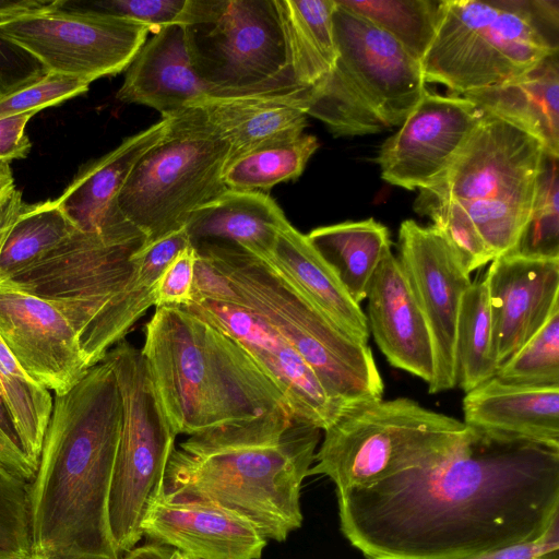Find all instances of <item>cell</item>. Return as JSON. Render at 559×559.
Returning a JSON list of instances; mask_svg holds the SVG:
<instances>
[{
  "instance_id": "obj_1",
  "label": "cell",
  "mask_w": 559,
  "mask_h": 559,
  "mask_svg": "<svg viewBox=\"0 0 559 559\" xmlns=\"http://www.w3.org/2000/svg\"><path fill=\"white\" fill-rule=\"evenodd\" d=\"M336 495L367 559H463L533 540L559 515V448L469 427L438 459Z\"/></svg>"
},
{
  "instance_id": "obj_2",
  "label": "cell",
  "mask_w": 559,
  "mask_h": 559,
  "mask_svg": "<svg viewBox=\"0 0 559 559\" xmlns=\"http://www.w3.org/2000/svg\"><path fill=\"white\" fill-rule=\"evenodd\" d=\"M120 429V393L106 361L55 395L28 492L32 557L120 559L108 521Z\"/></svg>"
},
{
  "instance_id": "obj_3",
  "label": "cell",
  "mask_w": 559,
  "mask_h": 559,
  "mask_svg": "<svg viewBox=\"0 0 559 559\" xmlns=\"http://www.w3.org/2000/svg\"><path fill=\"white\" fill-rule=\"evenodd\" d=\"M141 353L177 436L229 433L275 417L296 418L241 344L182 307L156 308Z\"/></svg>"
},
{
  "instance_id": "obj_4",
  "label": "cell",
  "mask_w": 559,
  "mask_h": 559,
  "mask_svg": "<svg viewBox=\"0 0 559 559\" xmlns=\"http://www.w3.org/2000/svg\"><path fill=\"white\" fill-rule=\"evenodd\" d=\"M320 429L297 421L282 438L205 452L174 449L164 495L229 511L266 539L284 542L302 523L300 490L314 461Z\"/></svg>"
},
{
  "instance_id": "obj_5",
  "label": "cell",
  "mask_w": 559,
  "mask_h": 559,
  "mask_svg": "<svg viewBox=\"0 0 559 559\" xmlns=\"http://www.w3.org/2000/svg\"><path fill=\"white\" fill-rule=\"evenodd\" d=\"M231 284L241 305L271 325L345 412L383 399L368 344L344 332L267 262L230 243L194 246Z\"/></svg>"
},
{
  "instance_id": "obj_6",
  "label": "cell",
  "mask_w": 559,
  "mask_h": 559,
  "mask_svg": "<svg viewBox=\"0 0 559 559\" xmlns=\"http://www.w3.org/2000/svg\"><path fill=\"white\" fill-rule=\"evenodd\" d=\"M559 52L558 0H442L424 81L453 95L521 78Z\"/></svg>"
},
{
  "instance_id": "obj_7",
  "label": "cell",
  "mask_w": 559,
  "mask_h": 559,
  "mask_svg": "<svg viewBox=\"0 0 559 559\" xmlns=\"http://www.w3.org/2000/svg\"><path fill=\"white\" fill-rule=\"evenodd\" d=\"M333 27L337 58L309 88L307 116L334 136L400 127L426 90L420 64L390 35L336 1Z\"/></svg>"
},
{
  "instance_id": "obj_8",
  "label": "cell",
  "mask_w": 559,
  "mask_h": 559,
  "mask_svg": "<svg viewBox=\"0 0 559 559\" xmlns=\"http://www.w3.org/2000/svg\"><path fill=\"white\" fill-rule=\"evenodd\" d=\"M546 156L536 138L484 112L449 168L418 195L459 204L495 258L508 254L531 216Z\"/></svg>"
},
{
  "instance_id": "obj_9",
  "label": "cell",
  "mask_w": 559,
  "mask_h": 559,
  "mask_svg": "<svg viewBox=\"0 0 559 559\" xmlns=\"http://www.w3.org/2000/svg\"><path fill=\"white\" fill-rule=\"evenodd\" d=\"M168 119L165 134L140 158L114 202L145 236L143 248L185 228L197 210L228 190L230 147L204 110L193 105Z\"/></svg>"
},
{
  "instance_id": "obj_10",
  "label": "cell",
  "mask_w": 559,
  "mask_h": 559,
  "mask_svg": "<svg viewBox=\"0 0 559 559\" xmlns=\"http://www.w3.org/2000/svg\"><path fill=\"white\" fill-rule=\"evenodd\" d=\"M468 430L407 397L364 403L323 430L309 475L328 476L336 491L369 487L438 459Z\"/></svg>"
},
{
  "instance_id": "obj_11",
  "label": "cell",
  "mask_w": 559,
  "mask_h": 559,
  "mask_svg": "<svg viewBox=\"0 0 559 559\" xmlns=\"http://www.w3.org/2000/svg\"><path fill=\"white\" fill-rule=\"evenodd\" d=\"M177 23L209 96L306 88L294 80L276 0H187Z\"/></svg>"
},
{
  "instance_id": "obj_12",
  "label": "cell",
  "mask_w": 559,
  "mask_h": 559,
  "mask_svg": "<svg viewBox=\"0 0 559 559\" xmlns=\"http://www.w3.org/2000/svg\"><path fill=\"white\" fill-rule=\"evenodd\" d=\"M145 236L121 214L95 231L76 230L38 262L0 283L52 304L70 322L88 368L102 323L129 282Z\"/></svg>"
},
{
  "instance_id": "obj_13",
  "label": "cell",
  "mask_w": 559,
  "mask_h": 559,
  "mask_svg": "<svg viewBox=\"0 0 559 559\" xmlns=\"http://www.w3.org/2000/svg\"><path fill=\"white\" fill-rule=\"evenodd\" d=\"M121 399V429L112 473L108 521L119 555L142 538V523L164 493L177 435L157 397L141 349L121 341L105 358Z\"/></svg>"
},
{
  "instance_id": "obj_14",
  "label": "cell",
  "mask_w": 559,
  "mask_h": 559,
  "mask_svg": "<svg viewBox=\"0 0 559 559\" xmlns=\"http://www.w3.org/2000/svg\"><path fill=\"white\" fill-rule=\"evenodd\" d=\"M148 33L138 22L55 7L0 22V35L34 57L46 72L88 84L124 71Z\"/></svg>"
},
{
  "instance_id": "obj_15",
  "label": "cell",
  "mask_w": 559,
  "mask_h": 559,
  "mask_svg": "<svg viewBox=\"0 0 559 559\" xmlns=\"http://www.w3.org/2000/svg\"><path fill=\"white\" fill-rule=\"evenodd\" d=\"M397 261L428 324L435 349L436 370L429 393L453 389L455 333L462 297L472 284L456 254L432 226L413 219L399 229Z\"/></svg>"
},
{
  "instance_id": "obj_16",
  "label": "cell",
  "mask_w": 559,
  "mask_h": 559,
  "mask_svg": "<svg viewBox=\"0 0 559 559\" xmlns=\"http://www.w3.org/2000/svg\"><path fill=\"white\" fill-rule=\"evenodd\" d=\"M484 112L462 95L424 91L400 129L380 146L381 178L407 190L430 187L449 168Z\"/></svg>"
},
{
  "instance_id": "obj_17",
  "label": "cell",
  "mask_w": 559,
  "mask_h": 559,
  "mask_svg": "<svg viewBox=\"0 0 559 559\" xmlns=\"http://www.w3.org/2000/svg\"><path fill=\"white\" fill-rule=\"evenodd\" d=\"M182 308L241 344L283 392L297 419L325 430L345 412L298 353L243 306L200 299Z\"/></svg>"
},
{
  "instance_id": "obj_18",
  "label": "cell",
  "mask_w": 559,
  "mask_h": 559,
  "mask_svg": "<svg viewBox=\"0 0 559 559\" xmlns=\"http://www.w3.org/2000/svg\"><path fill=\"white\" fill-rule=\"evenodd\" d=\"M0 338L36 382L62 395L88 371L76 333L49 301L0 286Z\"/></svg>"
},
{
  "instance_id": "obj_19",
  "label": "cell",
  "mask_w": 559,
  "mask_h": 559,
  "mask_svg": "<svg viewBox=\"0 0 559 559\" xmlns=\"http://www.w3.org/2000/svg\"><path fill=\"white\" fill-rule=\"evenodd\" d=\"M484 282L500 367L559 307V259L503 254L491 261Z\"/></svg>"
},
{
  "instance_id": "obj_20",
  "label": "cell",
  "mask_w": 559,
  "mask_h": 559,
  "mask_svg": "<svg viewBox=\"0 0 559 559\" xmlns=\"http://www.w3.org/2000/svg\"><path fill=\"white\" fill-rule=\"evenodd\" d=\"M142 533L191 559H260L267 544L251 523L229 511L164 493L148 510Z\"/></svg>"
},
{
  "instance_id": "obj_21",
  "label": "cell",
  "mask_w": 559,
  "mask_h": 559,
  "mask_svg": "<svg viewBox=\"0 0 559 559\" xmlns=\"http://www.w3.org/2000/svg\"><path fill=\"white\" fill-rule=\"evenodd\" d=\"M367 300L369 332L390 365L429 385L436 370L431 334L392 251L376 270Z\"/></svg>"
},
{
  "instance_id": "obj_22",
  "label": "cell",
  "mask_w": 559,
  "mask_h": 559,
  "mask_svg": "<svg viewBox=\"0 0 559 559\" xmlns=\"http://www.w3.org/2000/svg\"><path fill=\"white\" fill-rule=\"evenodd\" d=\"M126 70L117 99L154 108L162 118L171 117L210 95L193 70L180 23L153 33Z\"/></svg>"
},
{
  "instance_id": "obj_23",
  "label": "cell",
  "mask_w": 559,
  "mask_h": 559,
  "mask_svg": "<svg viewBox=\"0 0 559 559\" xmlns=\"http://www.w3.org/2000/svg\"><path fill=\"white\" fill-rule=\"evenodd\" d=\"M468 427L559 448V385L516 384L493 377L463 399Z\"/></svg>"
},
{
  "instance_id": "obj_24",
  "label": "cell",
  "mask_w": 559,
  "mask_h": 559,
  "mask_svg": "<svg viewBox=\"0 0 559 559\" xmlns=\"http://www.w3.org/2000/svg\"><path fill=\"white\" fill-rule=\"evenodd\" d=\"M308 91L206 96L194 105L204 110L210 122L227 140L229 165L254 148L302 134L307 126Z\"/></svg>"
},
{
  "instance_id": "obj_25",
  "label": "cell",
  "mask_w": 559,
  "mask_h": 559,
  "mask_svg": "<svg viewBox=\"0 0 559 559\" xmlns=\"http://www.w3.org/2000/svg\"><path fill=\"white\" fill-rule=\"evenodd\" d=\"M288 224L267 193L228 189L197 210L185 229L193 247L203 242L230 243L266 260L280 231Z\"/></svg>"
},
{
  "instance_id": "obj_26",
  "label": "cell",
  "mask_w": 559,
  "mask_h": 559,
  "mask_svg": "<svg viewBox=\"0 0 559 559\" xmlns=\"http://www.w3.org/2000/svg\"><path fill=\"white\" fill-rule=\"evenodd\" d=\"M169 119L126 138L116 148L83 168L56 199L82 231L105 226L119 211L114 202L140 158L165 134Z\"/></svg>"
},
{
  "instance_id": "obj_27",
  "label": "cell",
  "mask_w": 559,
  "mask_h": 559,
  "mask_svg": "<svg viewBox=\"0 0 559 559\" xmlns=\"http://www.w3.org/2000/svg\"><path fill=\"white\" fill-rule=\"evenodd\" d=\"M263 261L349 336L368 344L370 332L360 305L349 297L333 269L306 235L288 224L280 231L272 254Z\"/></svg>"
},
{
  "instance_id": "obj_28",
  "label": "cell",
  "mask_w": 559,
  "mask_h": 559,
  "mask_svg": "<svg viewBox=\"0 0 559 559\" xmlns=\"http://www.w3.org/2000/svg\"><path fill=\"white\" fill-rule=\"evenodd\" d=\"M554 53L521 78L462 96L542 142L559 158V59Z\"/></svg>"
},
{
  "instance_id": "obj_29",
  "label": "cell",
  "mask_w": 559,
  "mask_h": 559,
  "mask_svg": "<svg viewBox=\"0 0 559 559\" xmlns=\"http://www.w3.org/2000/svg\"><path fill=\"white\" fill-rule=\"evenodd\" d=\"M333 269L349 297L360 305L383 258L391 252L386 226L372 217L321 226L306 235Z\"/></svg>"
},
{
  "instance_id": "obj_30",
  "label": "cell",
  "mask_w": 559,
  "mask_h": 559,
  "mask_svg": "<svg viewBox=\"0 0 559 559\" xmlns=\"http://www.w3.org/2000/svg\"><path fill=\"white\" fill-rule=\"evenodd\" d=\"M295 82L310 88L337 58L334 0H276Z\"/></svg>"
},
{
  "instance_id": "obj_31",
  "label": "cell",
  "mask_w": 559,
  "mask_h": 559,
  "mask_svg": "<svg viewBox=\"0 0 559 559\" xmlns=\"http://www.w3.org/2000/svg\"><path fill=\"white\" fill-rule=\"evenodd\" d=\"M186 229L175 231L141 249L135 254L134 271L119 296L115 299L102 323L95 359L99 364L133 324L155 305L158 280L168 264L190 246Z\"/></svg>"
},
{
  "instance_id": "obj_32",
  "label": "cell",
  "mask_w": 559,
  "mask_h": 559,
  "mask_svg": "<svg viewBox=\"0 0 559 559\" xmlns=\"http://www.w3.org/2000/svg\"><path fill=\"white\" fill-rule=\"evenodd\" d=\"M76 230L57 200L23 202L0 254V283L38 262Z\"/></svg>"
},
{
  "instance_id": "obj_33",
  "label": "cell",
  "mask_w": 559,
  "mask_h": 559,
  "mask_svg": "<svg viewBox=\"0 0 559 559\" xmlns=\"http://www.w3.org/2000/svg\"><path fill=\"white\" fill-rule=\"evenodd\" d=\"M454 357L456 385L465 393L496 377L499 369L484 280L472 282L462 297L456 322Z\"/></svg>"
},
{
  "instance_id": "obj_34",
  "label": "cell",
  "mask_w": 559,
  "mask_h": 559,
  "mask_svg": "<svg viewBox=\"0 0 559 559\" xmlns=\"http://www.w3.org/2000/svg\"><path fill=\"white\" fill-rule=\"evenodd\" d=\"M0 390L22 449L37 466L53 397L21 368L1 338Z\"/></svg>"
},
{
  "instance_id": "obj_35",
  "label": "cell",
  "mask_w": 559,
  "mask_h": 559,
  "mask_svg": "<svg viewBox=\"0 0 559 559\" xmlns=\"http://www.w3.org/2000/svg\"><path fill=\"white\" fill-rule=\"evenodd\" d=\"M318 147L317 138L306 133L260 146L231 162L224 182L231 190L267 191L297 179Z\"/></svg>"
},
{
  "instance_id": "obj_36",
  "label": "cell",
  "mask_w": 559,
  "mask_h": 559,
  "mask_svg": "<svg viewBox=\"0 0 559 559\" xmlns=\"http://www.w3.org/2000/svg\"><path fill=\"white\" fill-rule=\"evenodd\" d=\"M395 39L420 64L440 17L442 0H335Z\"/></svg>"
},
{
  "instance_id": "obj_37",
  "label": "cell",
  "mask_w": 559,
  "mask_h": 559,
  "mask_svg": "<svg viewBox=\"0 0 559 559\" xmlns=\"http://www.w3.org/2000/svg\"><path fill=\"white\" fill-rule=\"evenodd\" d=\"M558 197V158L547 154L531 216L513 253L530 258L559 259Z\"/></svg>"
},
{
  "instance_id": "obj_38",
  "label": "cell",
  "mask_w": 559,
  "mask_h": 559,
  "mask_svg": "<svg viewBox=\"0 0 559 559\" xmlns=\"http://www.w3.org/2000/svg\"><path fill=\"white\" fill-rule=\"evenodd\" d=\"M496 377L516 384L559 385V307Z\"/></svg>"
},
{
  "instance_id": "obj_39",
  "label": "cell",
  "mask_w": 559,
  "mask_h": 559,
  "mask_svg": "<svg viewBox=\"0 0 559 559\" xmlns=\"http://www.w3.org/2000/svg\"><path fill=\"white\" fill-rule=\"evenodd\" d=\"M414 210L430 217L431 226L450 245L466 274L495 259L472 218L459 204L417 195Z\"/></svg>"
},
{
  "instance_id": "obj_40",
  "label": "cell",
  "mask_w": 559,
  "mask_h": 559,
  "mask_svg": "<svg viewBox=\"0 0 559 559\" xmlns=\"http://www.w3.org/2000/svg\"><path fill=\"white\" fill-rule=\"evenodd\" d=\"M187 0H56V10L94 13L141 23L151 33L177 23Z\"/></svg>"
},
{
  "instance_id": "obj_41",
  "label": "cell",
  "mask_w": 559,
  "mask_h": 559,
  "mask_svg": "<svg viewBox=\"0 0 559 559\" xmlns=\"http://www.w3.org/2000/svg\"><path fill=\"white\" fill-rule=\"evenodd\" d=\"M90 84L73 78L46 72L12 91L0 93V119L35 115L88 91Z\"/></svg>"
},
{
  "instance_id": "obj_42",
  "label": "cell",
  "mask_w": 559,
  "mask_h": 559,
  "mask_svg": "<svg viewBox=\"0 0 559 559\" xmlns=\"http://www.w3.org/2000/svg\"><path fill=\"white\" fill-rule=\"evenodd\" d=\"M55 3L56 0H0V22L27 12L51 9ZM45 73L34 57L0 35V93L12 91Z\"/></svg>"
},
{
  "instance_id": "obj_43",
  "label": "cell",
  "mask_w": 559,
  "mask_h": 559,
  "mask_svg": "<svg viewBox=\"0 0 559 559\" xmlns=\"http://www.w3.org/2000/svg\"><path fill=\"white\" fill-rule=\"evenodd\" d=\"M197 250L182 249L160 275L155 290V307H186L193 301Z\"/></svg>"
},
{
  "instance_id": "obj_44",
  "label": "cell",
  "mask_w": 559,
  "mask_h": 559,
  "mask_svg": "<svg viewBox=\"0 0 559 559\" xmlns=\"http://www.w3.org/2000/svg\"><path fill=\"white\" fill-rule=\"evenodd\" d=\"M463 559H559V515H556L545 532L533 540Z\"/></svg>"
},
{
  "instance_id": "obj_45",
  "label": "cell",
  "mask_w": 559,
  "mask_h": 559,
  "mask_svg": "<svg viewBox=\"0 0 559 559\" xmlns=\"http://www.w3.org/2000/svg\"><path fill=\"white\" fill-rule=\"evenodd\" d=\"M193 278V300H212L236 304L239 296L229 281L203 255L197 251Z\"/></svg>"
},
{
  "instance_id": "obj_46",
  "label": "cell",
  "mask_w": 559,
  "mask_h": 559,
  "mask_svg": "<svg viewBox=\"0 0 559 559\" xmlns=\"http://www.w3.org/2000/svg\"><path fill=\"white\" fill-rule=\"evenodd\" d=\"M0 462L33 481L37 466L28 459L20 443L0 390Z\"/></svg>"
},
{
  "instance_id": "obj_47",
  "label": "cell",
  "mask_w": 559,
  "mask_h": 559,
  "mask_svg": "<svg viewBox=\"0 0 559 559\" xmlns=\"http://www.w3.org/2000/svg\"><path fill=\"white\" fill-rule=\"evenodd\" d=\"M32 481L0 462V522L28 515Z\"/></svg>"
},
{
  "instance_id": "obj_48",
  "label": "cell",
  "mask_w": 559,
  "mask_h": 559,
  "mask_svg": "<svg viewBox=\"0 0 559 559\" xmlns=\"http://www.w3.org/2000/svg\"><path fill=\"white\" fill-rule=\"evenodd\" d=\"M33 115H20L0 119V163L22 159L31 151V142L25 132Z\"/></svg>"
},
{
  "instance_id": "obj_49",
  "label": "cell",
  "mask_w": 559,
  "mask_h": 559,
  "mask_svg": "<svg viewBox=\"0 0 559 559\" xmlns=\"http://www.w3.org/2000/svg\"><path fill=\"white\" fill-rule=\"evenodd\" d=\"M122 559H190V557L171 546L156 543L133 547Z\"/></svg>"
},
{
  "instance_id": "obj_50",
  "label": "cell",
  "mask_w": 559,
  "mask_h": 559,
  "mask_svg": "<svg viewBox=\"0 0 559 559\" xmlns=\"http://www.w3.org/2000/svg\"><path fill=\"white\" fill-rule=\"evenodd\" d=\"M22 204V194L17 189H15L4 206L0 210V254L5 238L20 212Z\"/></svg>"
},
{
  "instance_id": "obj_51",
  "label": "cell",
  "mask_w": 559,
  "mask_h": 559,
  "mask_svg": "<svg viewBox=\"0 0 559 559\" xmlns=\"http://www.w3.org/2000/svg\"><path fill=\"white\" fill-rule=\"evenodd\" d=\"M14 179L9 163H0V210L15 190Z\"/></svg>"
},
{
  "instance_id": "obj_52",
  "label": "cell",
  "mask_w": 559,
  "mask_h": 559,
  "mask_svg": "<svg viewBox=\"0 0 559 559\" xmlns=\"http://www.w3.org/2000/svg\"><path fill=\"white\" fill-rule=\"evenodd\" d=\"M31 559H40V558L32 557Z\"/></svg>"
},
{
  "instance_id": "obj_53",
  "label": "cell",
  "mask_w": 559,
  "mask_h": 559,
  "mask_svg": "<svg viewBox=\"0 0 559 559\" xmlns=\"http://www.w3.org/2000/svg\"><path fill=\"white\" fill-rule=\"evenodd\" d=\"M191 559V558H190Z\"/></svg>"
}]
</instances>
